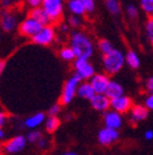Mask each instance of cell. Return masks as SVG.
Segmentation results:
<instances>
[{
    "label": "cell",
    "instance_id": "obj_25",
    "mask_svg": "<svg viewBox=\"0 0 153 155\" xmlns=\"http://www.w3.org/2000/svg\"><path fill=\"white\" fill-rule=\"evenodd\" d=\"M105 5L113 15L119 14L121 11V5H120L119 0H105Z\"/></svg>",
    "mask_w": 153,
    "mask_h": 155
},
{
    "label": "cell",
    "instance_id": "obj_10",
    "mask_svg": "<svg viewBox=\"0 0 153 155\" xmlns=\"http://www.w3.org/2000/svg\"><path fill=\"white\" fill-rule=\"evenodd\" d=\"M110 108H111L114 111L118 112V113H120V114L126 113V112L131 111V109L133 108V101H132V99L130 97L123 95V96H121V97L111 99Z\"/></svg>",
    "mask_w": 153,
    "mask_h": 155
},
{
    "label": "cell",
    "instance_id": "obj_14",
    "mask_svg": "<svg viewBox=\"0 0 153 155\" xmlns=\"http://www.w3.org/2000/svg\"><path fill=\"white\" fill-rule=\"evenodd\" d=\"M122 116L120 113L114 111H107L104 114V123H105V127L108 128H113V129H118L122 126Z\"/></svg>",
    "mask_w": 153,
    "mask_h": 155
},
{
    "label": "cell",
    "instance_id": "obj_39",
    "mask_svg": "<svg viewBox=\"0 0 153 155\" xmlns=\"http://www.w3.org/2000/svg\"><path fill=\"white\" fill-rule=\"evenodd\" d=\"M69 24H61L60 25V31L63 32V34H67L69 31Z\"/></svg>",
    "mask_w": 153,
    "mask_h": 155
},
{
    "label": "cell",
    "instance_id": "obj_5",
    "mask_svg": "<svg viewBox=\"0 0 153 155\" xmlns=\"http://www.w3.org/2000/svg\"><path fill=\"white\" fill-rule=\"evenodd\" d=\"M42 8L48 14L52 23L58 22L62 17L64 3L63 0H43Z\"/></svg>",
    "mask_w": 153,
    "mask_h": 155
},
{
    "label": "cell",
    "instance_id": "obj_15",
    "mask_svg": "<svg viewBox=\"0 0 153 155\" xmlns=\"http://www.w3.org/2000/svg\"><path fill=\"white\" fill-rule=\"evenodd\" d=\"M149 110L146 106L142 104H135L131 109V114H130V120L133 124L139 123L144 121L148 117Z\"/></svg>",
    "mask_w": 153,
    "mask_h": 155
},
{
    "label": "cell",
    "instance_id": "obj_32",
    "mask_svg": "<svg viewBox=\"0 0 153 155\" xmlns=\"http://www.w3.org/2000/svg\"><path fill=\"white\" fill-rule=\"evenodd\" d=\"M60 109H61V106L59 104H53L50 107L49 110H48V115L49 116H57V114L60 112Z\"/></svg>",
    "mask_w": 153,
    "mask_h": 155
},
{
    "label": "cell",
    "instance_id": "obj_23",
    "mask_svg": "<svg viewBox=\"0 0 153 155\" xmlns=\"http://www.w3.org/2000/svg\"><path fill=\"white\" fill-rule=\"evenodd\" d=\"M98 51L103 54V56H105L107 54H109L115 48L113 46V44H111V42L109 40H107V39H100L98 41Z\"/></svg>",
    "mask_w": 153,
    "mask_h": 155
},
{
    "label": "cell",
    "instance_id": "obj_6",
    "mask_svg": "<svg viewBox=\"0 0 153 155\" xmlns=\"http://www.w3.org/2000/svg\"><path fill=\"white\" fill-rule=\"evenodd\" d=\"M43 27H44L43 25L40 24L38 21L28 16L23 22H20V24L18 26V31L22 36L32 39L34 36H36L42 30Z\"/></svg>",
    "mask_w": 153,
    "mask_h": 155
},
{
    "label": "cell",
    "instance_id": "obj_29",
    "mask_svg": "<svg viewBox=\"0 0 153 155\" xmlns=\"http://www.w3.org/2000/svg\"><path fill=\"white\" fill-rule=\"evenodd\" d=\"M126 13L127 16L131 19H135L138 16V8L134 5H129L126 7Z\"/></svg>",
    "mask_w": 153,
    "mask_h": 155
},
{
    "label": "cell",
    "instance_id": "obj_4",
    "mask_svg": "<svg viewBox=\"0 0 153 155\" xmlns=\"http://www.w3.org/2000/svg\"><path fill=\"white\" fill-rule=\"evenodd\" d=\"M74 67V74L80 79L81 81L90 80L91 78L95 74L93 65L88 59H78L76 58L73 64Z\"/></svg>",
    "mask_w": 153,
    "mask_h": 155
},
{
    "label": "cell",
    "instance_id": "obj_38",
    "mask_svg": "<svg viewBox=\"0 0 153 155\" xmlns=\"http://www.w3.org/2000/svg\"><path fill=\"white\" fill-rule=\"evenodd\" d=\"M145 138H146L147 140H152L153 139V130H151V129L146 130V133H145Z\"/></svg>",
    "mask_w": 153,
    "mask_h": 155
},
{
    "label": "cell",
    "instance_id": "obj_1",
    "mask_svg": "<svg viewBox=\"0 0 153 155\" xmlns=\"http://www.w3.org/2000/svg\"><path fill=\"white\" fill-rule=\"evenodd\" d=\"M71 48L74 50L76 58L78 59H90L93 55L94 45L90 37L84 31H74L70 38Z\"/></svg>",
    "mask_w": 153,
    "mask_h": 155
},
{
    "label": "cell",
    "instance_id": "obj_40",
    "mask_svg": "<svg viewBox=\"0 0 153 155\" xmlns=\"http://www.w3.org/2000/svg\"><path fill=\"white\" fill-rule=\"evenodd\" d=\"M0 139H1V140L5 139V130H3V128L0 129Z\"/></svg>",
    "mask_w": 153,
    "mask_h": 155
},
{
    "label": "cell",
    "instance_id": "obj_8",
    "mask_svg": "<svg viewBox=\"0 0 153 155\" xmlns=\"http://www.w3.org/2000/svg\"><path fill=\"white\" fill-rule=\"evenodd\" d=\"M27 137L19 135L16 137H13L10 140H8L7 142H5L3 144V150L8 154H15V153L20 152L22 150H24L25 147L27 144Z\"/></svg>",
    "mask_w": 153,
    "mask_h": 155
},
{
    "label": "cell",
    "instance_id": "obj_18",
    "mask_svg": "<svg viewBox=\"0 0 153 155\" xmlns=\"http://www.w3.org/2000/svg\"><path fill=\"white\" fill-rule=\"evenodd\" d=\"M105 95L107 97H109L110 99H115V98H118V97L123 96L124 95V90H123L122 85L120 83H118L117 81L110 80Z\"/></svg>",
    "mask_w": 153,
    "mask_h": 155
},
{
    "label": "cell",
    "instance_id": "obj_41",
    "mask_svg": "<svg viewBox=\"0 0 153 155\" xmlns=\"http://www.w3.org/2000/svg\"><path fill=\"white\" fill-rule=\"evenodd\" d=\"M60 155H77L75 152H65V153H62V154Z\"/></svg>",
    "mask_w": 153,
    "mask_h": 155
},
{
    "label": "cell",
    "instance_id": "obj_7",
    "mask_svg": "<svg viewBox=\"0 0 153 155\" xmlns=\"http://www.w3.org/2000/svg\"><path fill=\"white\" fill-rule=\"evenodd\" d=\"M55 29H54V27L52 25H48V26H44L42 28V30L36 36H34L31 40L33 43L38 44V45L46 46L53 43L54 40H55Z\"/></svg>",
    "mask_w": 153,
    "mask_h": 155
},
{
    "label": "cell",
    "instance_id": "obj_34",
    "mask_svg": "<svg viewBox=\"0 0 153 155\" xmlns=\"http://www.w3.org/2000/svg\"><path fill=\"white\" fill-rule=\"evenodd\" d=\"M27 5L31 9H36V8L42 7V3H43V0H26Z\"/></svg>",
    "mask_w": 153,
    "mask_h": 155
},
{
    "label": "cell",
    "instance_id": "obj_35",
    "mask_svg": "<svg viewBox=\"0 0 153 155\" xmlns=\"http://www.w3.org/2000/svg\"><path fill=\"white\" fill-rule=\"evenodd\" d=\"M36 144H38V147L40 149H46V148L49 147V140L46 139V138H44V137H42V138L38 141Z\"/></svg>",
    "mask_w": 153,
    "mask_h": 155
},
{
    "label": "cell",
    "instance_id": "obj_27",
    "mask_svg": "<svg viewBox=\"0 0 153 155\" xmlns=\"http://www.w3.org/2000/svg\"><path fill=\"white\" fill-rule=\"evenodd\" d=\"M140 8L141 10L151 17L153 15V0H140Z\"/></svg>",
    "mask_w": 153,
    "mask_h": 155
},
{
    "label": "cell",
    "instance_id": "obj_33",
    "mask_svg": "<svg viewBox=\"0 0 153 155\" xmlns=\"http://www.w3.org/2000/svg\"><path fill=\"white\" fill-rule=\"evenodd\" d=\"M145 106L148 108V110L153 111V93H149V95L145 99Z\"/></svg>",
    "mask_w": 153,
    "mask_h": 155
},
{
    "label": "cell",
    "instance_id": "obj_16",
    "mask_svg": "<svg viewBox=\"0 0 153 155\" xmlns=\"http://www.w3.org/2000/svg\"><path fill=\"white\" fill-rule=\"evenodd\" d=\"M28 16L32 17L33 19L38 21V22L40 23V24L43 25V26H48V25H50V23H52L48 14L45 12V10H44L42 7L36 8V9H31L30 10V12H29Z\"/></svg>",
    "mask_w": 153,
    "mask_h": 155
},
{
    "label": "cell",
    "instance_id": "obj_12",
    "mask_svg": "<svg viewBox=\"0 0 153 155\" xmlns=\"http://www.w3.org/2000/svg\"><path fill=\"white\" fill-rule=\"evenodd\" d=\"M110 102L111 99L105 94H96L90 100L91 107L98 112H107V110L110 108Z\"/></svg>",
    "mask_w": 153,
    "mask_h": 155
},
{
    "label": "cell",
    "instance_id": "obj_11",
    "mask_svg": "<svg viewBox=\"0 0 153 155\" xmlns=\"http://www.w3.org/2000/svg\"><path fill=\"white\" fill-rule=\"evenodd\" d=\"M119 139V131L113 128L104 127L98 134V140L102 145H111Z\"/></svg>",
    "mask_w": 153,
    "mask_h": 155
},
{
    "label": "cell",
    "instance_id": "obj_28",
    "mask_svg": "<svg viewBox=\"0 0 153 155\" xmlns=\"http://www.w3.org/2000/svg\"><path fill=\"white\" fill-rule=\"evenodd\" d=\"M42 133L38 129H32L31 131H29L27 135V140L31 143H38V141L42 138Z\"/></svg>",
    "mask_w": 153,
    "mask_h": 155
},
{
    "label": "cell",
    "instance_id": "obj_36",
    "mask_svg": "<svg viewBox=\"0 0 153 155\" xmlns=\"http://www.w3.org/2000/svg\"><path fill=\"white\" fill-rule=\"evenodd\" d=\"M146 87L149 93H153V75L150 77L146 82Z\"/></svg>",
    "mask_w": 153,
    "mask_h": 155
},
{
    "label": "cell",
    "instance_id": "obj_21",
    "mask_svg": "<svg viewBox=\"0 0 153 155\" xmlns=\"http://www.w3.org/2000/svg\"><path fill=\"white\" fill-rule=\"evenodd\" d=\"M125 63L130 66L132 69H138L140 66V58L138 54L133 50H129L127 53L125 54Z\"/></svg>",
    "mask_w": 153,
    "mask_h": 155
},
{
    "label": "cell",
    "instance_id": "obj_30",
    "mask_svg": "<svg viewBox=\"0 0 153 155\" xmlns=\"http://www.w3.org/2000/svg\"><path fill=\"white\" fill-rule=\"evenodd\" d=\"M67 23L73 28H78L81 25V18L80 16H77V15H71L67 19Z\"/></svg>",
    "mask_w": 153,
    "mask_h": 155
},
{
    "label": "cell",
    "instance_id": "obj_22",
    "mask_svg": "<svg viewBox=\"0 0 153 155\" xmlns=\"http://www.w3.org/2000/svg\"><path fill=\"white\" fill-rule=\"evenodd\" d=\"M59 56L61 57V59L65 61H72L76 58L75 52L71 46H63L61 48V50L59 51Z\"/></svg>",
    "mask_w": 153,
    "mask_h": 155
},
{
    "label": "cell",
    "instance_id": "obj_24",
    "mask_svg": "<svg viewBox=\"0 0 153 155\" xmlns=\"http://www.w3.org/2000/svg\"><path fill=\"white\" fill-rule=\"evenodd\" d=\"M60 126V120L58 116H48L45 121V129L48 133H53Z\"/></svg>",
    "mask_w": 153,
    "mask_h": 155
},
{
    "label": "cell",
    "instance_id": "obj_37",
    "mask_svg": "<svg viewBox=\"0 0 153 155\" xmlns=\"http://www.w3.org/2000/svg\"><path fill=\"white\" fill-rule=\"evenodd\" d=\"M7 120H8L7 113H5V112H3V111L0 112V126H1V128H2L3 126H5Z\"/></svg>",
    "mask_w": 153,
    "mask_h": 155
},
{
    "label": "cell",
    "instance_id": "obj_42",
    "mask_svg": "<svg viewBox=\"0 0 153 155\" xmlns=\"http://www.w3.org/2000/svg\"><path fill=\"white\" fill-rule=\"evenodd\" d=\"M3 68H5V61H1V63H0V70L3 71Z\"/></svg>",
    "mask_w": 153,
    "mask_h": 155
},
{
    "label": "cell",
    "instance_id": "obj_13",
    "mask_svg": "<svg viewBox=\"0 0 153 155\" xmlns=\"http://www.w3.org/2000/svg\"><path fill=\"white\" fill-rule=\"evenodd\" d=\"M19 24L17 21V16L12 12H3L1 17V28L5 32H12L18 28Z\"/></svg>",
    "mask_w": 153,
    "mask_h": 155
},
{
    "label": "cell",
    "instance_id": "obj_17",
    "mask_svg": "<svg viewBox=\"0 0 153 155\" xmlns=\"http://www.w3.org/2000/svg\"><path fill=\"white\" fill-rule=\"evenodd\" d=\"M95 92H94L93 87L90 84V82L87 81H83L79 84L78 91H77V96H79L80 98H84L87 100H91L95 96Z\"/></svg>",
    "mask_w": 153,
    "mask_h": 155
},
{
    "label": "cell",
    "instance_id": "obj_31",
    "mask_svg": "<svg viewBox=\"0 0 153 155\" xmlns=\"http://www.w3.org/2000/svg\"><path fill=\"white\" fill-rule=\"evenodd\" d=\"M86 8L87 12H93L95 9V1L94 0H80Z\"/></svg>",
    "mask_w": 153,
    "mask_h": 155
},
{
    "label": "cell",
    "instance_id": "obj_26",
    "mask_svg": "<svg viewBox=\"0 0 153 155\" xmlns=\"http://www.w3.org/2000/svg\"><path fill=\"white\" fill-rule=\"evenodd\" d=\"M145 31H146V37L151 44L153 45V16L149 17L147 19L146 25H145Z\"/></svg>",
    "mask_w": 153,
    "mask_h": 155
},
{
    "label": "cell",
    "instance_id": "obj_2",
    "mask_svg": "<svg viewBox=\"0 0 153 155\" xmlns=\"http://www.w3.org/2000/svg\"><path fill=\"white\" fill-rule=\"evenodd\" d=\"M125 64V55L119 48H114L109 54L103 56V68L107 74H116Z\"/></svg>",
    "mask_w": 153,
    "mask_h": 155
},
{
    "label": "cell",
    "instance_id": "obj_20",
    "mask_svg": "<svg viewBox=\"0 0 153 155\" xmlns=\"http://www.w3.org/2000/svg\"><path fill=\"white\" fill-rule=\"evenodd\" d=\"M67 9L72 13V15H77V16H83L87 13L86 8L80 0H69L67 1Z\"/></svg>",
    "mask_w": 153,
    "mask_h": 155
},
{
    "label": "cell",
    "instance_id": "obj_19",
    "mask_svg": "<svg viewBox=\"0 0 153 155\" xmlns=\"http://www.w3.org/2000/svg\"><path fill=\"white\" fill-rule=\"evenodd\" d=\"M45 121H46L45 114L42 113V112H38V113L27 117L24 122V125L27 128L34 129V128H36V127H39L41 124H43Z\"/></svg>",
    "mask_w": 153,
    "mask_h": 155
},
{
    "label": "cell",
    "instance_id": "obj_9",
    "mask_svg": "<svg viewBox=\"0 0 153 155\" xmlns=\"http://www.w3.org/2000/svg\"><path fill=\"white\" fill-rule=\"evenodd\" d=\"M90 84L93 87L95 94H105L107 91V87L109 85V78L107 74L104 73H95L93 77L89 80Z\"/></svg>",
    "mask_w": 153,
    "mask_h": 155
},
{
    "label": "cell",
    "instance_id": "obj_43",
    "mask_svg": "<svg viewBox=\"0 0 153 155\" xmlns=\"http://www.w3.org/2000/svg\"><path fill=\"white\" fill-rule=\"evenodd\" d=\"M8 1H11V0H8Z\"/></svg>",
    "mask_w": 153,
    "mask_h": 155
},
{
    "label": "cell",
    "instance_id": "obj_3",
    "mask_svg": "<svg viewBox=\"0 0 153 155\" xmlns=\"http://www.w3.org/2000/svg\"><path fill=\"white\" fill-rule=\"evenodd\" d=\"M81 82H83V81L75 74H73L72 77L67 79V82L64 83L62 94H61V98H60L61 104H69L70 102L74 99L75 95H77L79 84H80Z\"/></svg>",
    "mask_w": 153,
    "mask_h": 155
}]
</instances>
